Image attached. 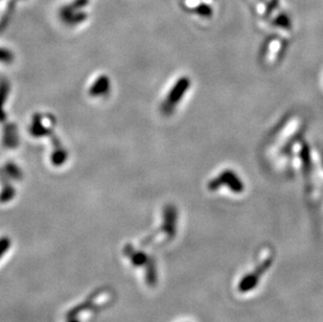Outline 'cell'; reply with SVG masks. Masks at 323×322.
<instances>
[{
	"label": "cell",
	"instance_id": "277c9868",
	"mask_svg": "<svg viewBox=\"0 0 323 322\" xmlns=\"http://www.w3.org/2000/svg\"><path fill=\"white\" fill-rule=\"evenodd\" d=\"M197 10L199 14H202V15H209L211 13V9L207 5H201L200 7L197 8Z\"/></svg>",
	"mask_w": 323,
	"mask_h": 322
},
{
	"label": "cell",
	"instance_id": "3957f363",
	"mask_svg": "<svg viewBox=\"0 0 323 322\" xmlns=\"http://www.w3.org/2000/svg\"><path fill=\"white\" fill-rule=\"evenodd\" d=\"M13 61V55L9 50L0 49V62L4 63H11Z\"/></svg>",
	"mask_w": 323,
	"mask_h": 322
},
{
	"label": "cell",
	"instance_id": "7a4b0ae2",
	"mask_svg": "<svg viewBox=\"0 0 323 322\" xmlns=\"http://www.w3.org/2000/svg\"><path fill=\"white\" fill-rule=\"evenodd\" d=\"M8 84L4 83L0 86V121L5 120V113L3 112V106H4V101L6 100V97L8 95Z\"/></svg>",
	"mask_w": 323,
	"mask_h": 322
},
{
	"label": "cell",
	"instance_id": "6da1fadb",
	"mask_svg": "<svg viewBox=\"0 0 323 322\" xmlns=\"http://www.w3.org/2000/svg\"><path fill=\"white\" fill-rule=\"evenodd\" d=\"M109 89V80L107 76L101 75L99 79L95 81L91 89L89 90V94H91L92 96H100L102 94H106L108 92Z\"/></svg>",
	"mask_w": 323,
	"mask_h": 322
}]
</instances>
